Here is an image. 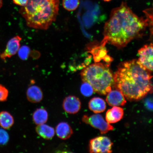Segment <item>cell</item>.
Returning a JSON list of instances; mask_svg holds the SVG:
<instances>
[{
	"label": "cell",
	"mask_w": 153,
	"mask_h": 153,
	"mask_svg": "<svg viewBox=\"0 0 153 153\" xmlns=\"http://www.w3.org/2000/svg\"><path fill=\"white\" fill-rule=\"evenodd\" d=\"M149 23L147 17L145 19L137 16L126 3L122 2L120 6L111 11L105 25L101 45L108 43L118 48L125 47L133 40L142 36Z\"/></svg>",
	"instance_id": "6da1fadb"
},
{
	"label": "cell",
	"mask_w": 153,
	"mask_h": 153,
	"mask_svg": "<svg viewBox=\"0 0 153 153\" xmlns=\"http://www.w3.org/2000/svg\"><path fill=\"white\" fill-rule=\"evenodd\" d=\"M151 72L137 60L120 63L114 74V87L129 100L142 99L152 91Z\"/></svg>",
	"instance_id": "7a4b0ae2"
},
{
	"label": "cell",
	"mask_w": 153,
	"mask_h": 153,
	"mask_svg": "<svg viewBox=\"0 0 153 153\" xmlns=\"http://www.w3.org/2000/svg\"><path fill=\"white\" fill-rule=\"evenodd\" d=\"M59 0H28L19 13L30 27L46 30L56 20Z\"/></svg>",
	"instance_id": "3957f363"
},
{
	"label": "cell",
	"mask_w": 153,
	"mask_h": 153,
	"mask_svg": "<svg viewBox=\"0 0 153 153\" xmlns=\"http://www.w3.org/2000/svg\"><path fill=\"white\" fill-rule=\"evenodd\" d=\"M81 75L82 81L89 83L99 94L106 95L114 87V74L108 65L91 64L83 69Z\"/></svg>",
	"instance_id": "277c9868"
},
{
	"label": "cell",
	"mask_w": 153,
	"mask_h": 153,
	"mask_svg": "<svg viewBox=\"0 0 153 153\" xmlns=\"http://www.w3.org/2000/svg\"><path fill=\"white\" fill-rule=\"evenodd\" d=\"M82 120L85 123L99 130L102 134H106L114 129L113 126L105 121L100 114H93L90 116L85 115L82 117Z\"/></svg>",
	"instance_id": "5b68a950"
},
{
	"label": "cell",
	"mask_w": 153,
	"mask_h": 153,
	"mask_svg": "<svg viewBox=\"0 0 153 153\" xmlns=\"http://www.w3.org/2000/svg\"><path fill=\"white\" fill-rule=\"evenodd\" d=\"M113 143L108 137L100 136L91 140L89 143L90 153H111Z\"/></svg>",
	"instance_id": "8992f818"
},
{
	"label": "cell",
	"mask_w": 153,
	"mask_h": 153,
	"mask_svg": "<svg viewBox=\"0 0 153 153\" xmlns=\"http://www.w3.org/2000/svg\"><path fill=\"white\" fill-rule=\"evenodd\" d=\"M137 60L141 65L150 72L153 71V48L152 43L145 45L138 51Z\"/></svg>",
	"instance_id": "52a82bcc"
},
{
	"label": "cell",
	"mask_w": 153,
	"mask_h": 153,
	"mask_svg": "<svg viewBox=\"0 0 153 153\" xmlns=\"http://www.w3.org/2000/svg\"><path fill=\"white\" fill-rule=\"evenodd\" d=\"M22 38L16 36L11 38L7 44L4 51L0 53V58L5 61L7 58H10L18 52L20 46V42Z\"/></svg>",
	"instance_id": "ba28073f"
},
{
	"label": "cell",
	"mask_w": 153,
	"mask_h": 153,
	"mask_svg": "<svg viewBox=\"0 0 153 153\" xmlns=\"http://www.w3.org/2000/svg\"><path fill=\"white\" fill-rule=\"evenodd\" d=\"M62 106L65 111L68 114H74L77 113L81 109V103L78 97L75 96H69L63 101Z\"/></svg>",
	"instance_id": "9c48e42d"
},
{
	"label": "cell",
	"mask_w": 153,
	"mask_h": 153,
	"mask_svg": "<svg viewBox=\"0 0 153 153\" xmlns=\"http://www.w3.org/2000/svg\"><path fill=\"white\" fill-rule=\"evenodd\" d=\"M108 94L106 101L110 106H124L127 102L123 93L117 89L111 90Z\"/></svg>",
	"instance_id": "30bf717a"
},
{
	"label": "cell",
	"mask_w": 153,
	"mask_h": 153,
	"mask_svg": "<svg viewBox=\"0 0 153 153\" xmlns=\"http://www.w3.org/2000/svg\"><path fill=\"white\" fill-rule=\"evenodd\" d=\"M124 111L123 108L118 106L113 108L107 111L106 120L109 123H114L120 121L123 117Z\"/></svg>",
	"instance_id": "8fae6325"
},
{
	"label": "cell",
	"mask_w": 153,
	"mask_h": 153,
	"mask_svg": "<svg viewBox=\"0 0 153 153\" xmlns=\"http://www.w3.org/2000/svg\"><path fill=\"white\" fill-rule=\"evenodd\" d=\"M27 97L30 102L38 103L42 100L43 93L40 88L36 85H32L28 88L26 92Z\"/></svg>",
	"instance_id": "7c38bea8"
},
{
	"label": "cell",
	"mask_w": 153,
	"mask_h": 153,
	"mask_svg": "<svg viewBox=\"0 0 153 153\" xmlns=\"http://www.w3.org/2000/svg\"><path fill=\"white\" fill-rule=\"evenodd\" d=\"M55 133L59 138L66 140L71 137L73 131L69 124L65 122H62L57 124Z\"/></svg>",
	"instance_id": "4fadbf2b"
},
{
	"label": "cell",
	"mask_w": 153,
	"mask_h": 153,
	"mask_svg": "<svg viewBox=\"0 0 153 153\" xmlns=\"http://www.w3.org/2000/svg\"><path fill=\"white\" fill-rule=\"evenodd\" d=\"M36 131L40 137L47 140L52 139L55 134L54 128L45 124L37 125L36 127Z\"/></svg>",
	"instance_id": "5bb4252c"
},
{
	"label": "cell",
	"mask_w": 153,
	"mask_h": 153,
	"mask_svg": "<svg viewBox=\"0 0 153 153\" xmlns=\"http://www.w3.org/2000/svg\"><path fill=\"white\" fill-rule=\"evenodd\" d=\"M90 110L95 114L100 113L104 112L106 109V104L103 99L95 97L92 99L89 102Z\"/></svg>",
	"instance_id": "9a60e30c"
},
{
	"label": "cell",
	"mask_w": 153,
	"mask_h": 153,
	"mask_svg": "<svg viewBox=\"0 0 153 153\" xmlns=\"http://www.w3.org/2000/svg\"><path fill=\"white\" fill-rule=\"evenodd\" d=\"M48 118V114L45 109L41 108L37 109L32 116L33 121L36 125L45 123Z\"/></svg>",
	"instance_id": "2e32d148"
},
{
	"label": "cell",
	"mask_w": 153,
	"mask_h": 153,
	"mask_svg": "<svg viewBox=\"0 0 153 153\" xmlns=\"http://www.w3.org/2000/svg\"><path fill=\"white\" fill-rule=\"evenodd\" d=\"M14 124V119L13 116L7 111L0 113V126L5 129L10 128Z\"/></svg>",
	"instance_id": "e0dca14e"
},
{
	"label": "cell",
	"mask_w": 153,
	"mask_h": 153,
	"mask_svg": "<svg viewBox=\"0 0 153 153\" xmlns=\"http://www.w3.org/2000/svg\"><path fill=\"white\" fill-rule=\"evenodd\" d=\"M79 0H62L63 7L68 11L76 10L79 7Z\"/></svg>",
	"instance_id": "ac0fdd59"
},
{
	"label": "cell",
	"mask_w": 153,
	"mask_h": 153,
	"mask_svg": "<svg viewBox=\"0 0 153 153\" xmlns=\"http://www.w3.org/2000/svg\"><path fill=\"white\" fill-rule=\"evenodd\" d=\"M80 90L82 94L86 97L91 96L94 92L93 87L89 83L86 82H83L81 86Z\"/></svg>",
	"instance_id": "d6986e66"
},
{
	"label": "cell",
	"mask_w": 153,
	"mask_h": 153,
	"mask_svg": "<svg viewBox=\"0 0 153 153\" xmlns=\"http://www.w3.org/2000/svg\"><path fill=\"white\" fill-rule=\"evenodd\" d=\"M18 51L19 56L20 58L22 60H25L28 57L30 49L28 47L24 46L19 49Z\"/></svg>",
	"instance_id": "ffe728a7"
},
{
	"label": "cell",
	"mask_w": 153,
	"mask_h": 153,
	"mask_svg": "<svg viewBox=\"0 0 153 153\" xmlns=\"http://www.w3.org/2000/svg\"><path fill=\"white\" fill-rule=\"evenodd\" d=\"M8 133L4 129L0 128V145L6 144L9 140Z\"/></svg>",
	"instance_id": "44dd1931"
},
{
	"label": "cell",
	"mask_w": 153,
	"mask_h": 153,
	"mask_svg": "<svg viewBox=\"0 0 153 153\" xmlns=\"http://www.w3.org/2000/svg\"><path fill=\"white\" fill-rule=\"evenodd\" d=\"M8 90L4 86L0 85V102L5 101L7 100L8 96Z\"/></svg>",
	"instance_id": "7402d4cb"
},
{
	"label": "cell",
	"mask_w": 153,
	"mask_h": 153,
	"mask_svg": "<svg viewBox=\"0 0 153 153\" xmlns=\"http://www.w3.org/2000/svg\"><path fill=\"white\" fill-rule=\"evenodd\" d=\"M145 105L149 110L152 111L153 109L152 100L151 98H148L145 101Z\"/></svg>",
	"instance_id": "603a6c76"
},
{
	"label": "cell",
	"mask_w": 153,
	"mask_h": 153,
	"mask_svg": "<svg viewBox=\"0 0 153 153\" xmlns=\"http://www.w3.org/2000/svg\"><path fill=\"white\" fill-rule=\"evenodd\" d=\"M12 1L15 4L23 7L26 5L28 0H12Z\"/></svg>",
	"instance_id": "cb8c5ba5"
},
{
	"label": "cell",
	"mask_w": 153,
	"mask_h": 153,
	"mask_svg": "<svg viewBox=\"0 0 153 153\" xmlns=\"http://www.w3.org/2000/svg\"><path fill=\"white\" fill-rule=\"evenodd\" d=\"M3 4V0H0V9L2 7Z\"/></svg>",
	"instance_id": "d4e9b609"
},
{
	"label": "cell",
	"mask_w": 153,
	"mask_h": 153,
	"mask_svg": "<svg viewBox=\"0 0 153 153\" xmlns=\"http://www.w3.org/2000/svg\"><path fill=\"white\" fill-rule=\"evenodd\" d=\"M102 1L105 2H109L111 1V0H102Z\"/></svg>",
	"instance_id": "484cf974"
}]
</instances>
